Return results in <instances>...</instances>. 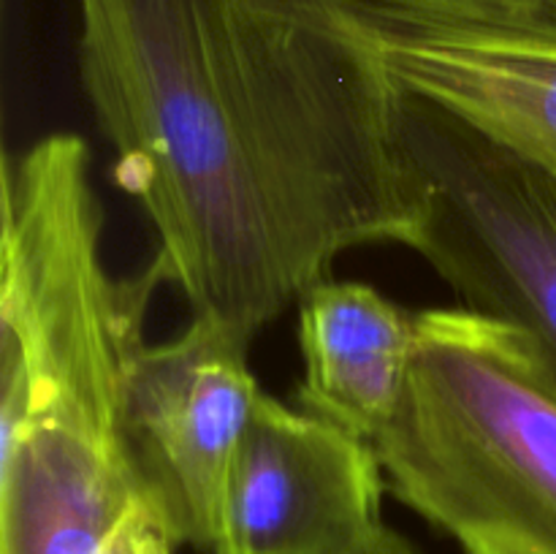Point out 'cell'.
<instances>
[{"mask_svg": "<svg viewBox=\"0 0 556 554\" xmlns=\"http://www.w3.org/2000/svg\"><path fill=\"white\" fill-rule=\"evenodd\" d=\"M114 177L190 313L253 342L345 250L410 242L405 90L348 0H76Z\"/></svg>", "mask_w": 556, "mask_h": 554, "instance_id": "obj_1", "label": "cell"}, {"mask_svg": "<svg viewBox=\"0 0 556 554\" xmlns=\"http://www.w3.org/2000/svg\"><path fill=\"white\" fill-rule=\"evenodd\" d=\"M372 445L396 498L467 554H556V389L505 320L416 313L405 402Z\"/></svg>", "mask_w": 556, "mask_h": 554, "instance_id": "obj_2", "label": "cell"}, {"mask_svg": "<svg viewBox=\"0 0 556 554\" xmlns=\"http://www.w3.org/2000/svg\"><path fill=\"white\" fill-rule=\"evenodd\" d=\"M128 358L43 356L0 383V554H177L125 438Z\"/></svg>", "mask_w": 556, "mask_h": 554, "instance_id": "obj_3", "label": "cell"}, {"mask_svg": "<svg viewBox=\"0 0 556 554\" xmlns=\"http://www.w3.org/2000/svg\"><path fill=\"white\" fill-rule=\"evenodd\" d=\"M402 136L421 201L407 248L462 307L519 329L556 389V172L410 92Z\"/></svg>", "mask_w": 556, "mask_h": 554, "instance_id": "obj_4", "label": "cell"}, {"mask_svg": "<svg viewBox=\"0 0 556 554\" xmlns=\"http://www.w3.org/2000/svg\"><path fill=\"white\" fill-rule=\"evenodd\" d=\"M248 348L226 324L193 315L128 364L125 438L179 546L215 543L228 473L261 396Z\"/></svg>", "mask_w": 556, "mask_h": 554, "instance_id": "obj_5", "label": "cell"}, {"mask_svg": "<svg viewBox=\"0 0 556 554\" xmlns=\"http://www.w3.org/2000/svg\"><path fill=\"white\" fill-rule=\"evenodd\" d=\"M383 478L369 440L261 391L210 554H364L386 527Z\"/></svg>", "mask_w": 556, "mask_h": 554, "instance_id": "obj_6", "label": "cell"}, {"mask_svg": "<svg viewBox=\"0 0 556 554\" xmlns=\"http://www.w3.org/2000/svg\"><path fill=\"white\" fill-rule=\"evenodd\" d=\"M358 11L402 90L556 172V9L510 25Z\"/></svg>", "mask_w": 556, "mask_h": 554, "instance_id": "obj_7", "label": "cell"}, {"mask_svg": "<svg viewBox=\"0 0 556 554\" xmlns=\"http://www.w3.org/2000/svg\"><path fill=\"white\" fill-rule=\"evenodd\" d=\"M304 411L375 440L405 402L416 358V315L378 288L320 280L299 299Z\"/></svg>", "mask_w": 556, "mask_h": 554, "instance_id": "obj_8", "label": "cell"}, {"mask_svg": "<svg viewBox=\"0 0 556 554\" xmlns=\"http://www.w3.org/2000/svg\"><path fill=\"white\" fill-rule=\"evenodd\" d=\"M356 9L454 25H510L548 14L556 0H348Z\"/></svg>", "mask_w": 556, "mask_h": 554, "instance_id": "obj_9", "label": "cell"}, {"mask_svg": "<svg viewBox=\"0 0 556 554\" xmlns=\"http://www.w3.org/2000/svg\"><path fill=\"white\" fill-rule=\"evenodd\" d=\"M364 554H418V549L410 541H405L400 532H394L391 527H383V532L375 538L372 546Z\"/></svg>", "mask_w": 556, "mask_h": 554, "instance_id": "obj_10", "label": "cell"}]
</instances>
